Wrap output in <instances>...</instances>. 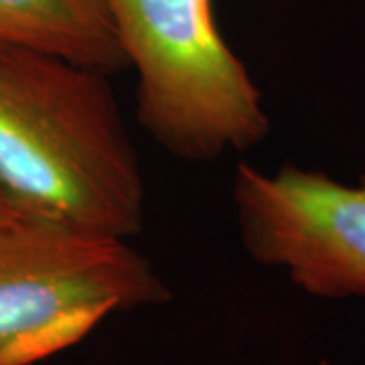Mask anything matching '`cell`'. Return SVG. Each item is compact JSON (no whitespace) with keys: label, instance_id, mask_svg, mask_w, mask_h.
<instances>
[{"label":"cell","instance_id":"6da1fadb","mask_svg":"<svg viewBox=\"0 0 365 365\" xmlns=\"http://www.w3.org/2000/svg\"><path fill=\"white\" fill-rule=\"evenodd\" d=\"M0 193L23 220L140 234L143 169L108 76L0 45Z\"/></svg>","mask_w":365,"mask_h":365},{"label":"cell","instance_id":"7a4b0ae2","mask_svg":"<svg viewBox=\"0 0 365 365\" xmlns=\"http://www.w3.org/2000/svg\"><path fill=\"white\" fill-rule=\"evenodd\" d=\"M136 71V114L169 155L207 163L270 132L248 67L225 43L213 0H104Z\"/></svg>","mask_w":365,"mask_h":365},{"label":"cell","instance_id":"3957f363","mask_svg":"<svg viewBox=\"0 0 365 365\" xmlns=\"http://www.w3.org/2000/svg\"><path fill=\"white\" fill-rule=\"evenodd\" d=\"M169 300L126 237L23 217L0 225V365L43 361L112 314Z\"/></svg>","mask_w":365,"mask_h":365},{"label":"cell","instance_id":"277c9868","mask_svg":"<svg viewBox=\"0 0 365 365\" xmlns=\"http://www.w3.org/2000/svg\"><path fill=\"white\" fill-rule=\"evenodd\" d=\"M232 199L254 260L314 297H365V175L349 187L292 165L266 173L242 163Z\"/></svg>","mask_w":365,"mask_h":365},{"label":"cell","instance_id":"5b68a950","mask_svg":"<svg viewBox=\"0 0 365 365\" xmlns=\"http://www.w3.org/2000/svg\"><path fill=\"white\" fill-rule=\"evenodd\" d=\"M0 45L59 55L108 78L130 69L104 0H0Z\"/></svg>","mask_w":365,"mask_h":365},{"label":"cell","instance_id":"8992f818","mask_svg":"<svg viewBox=\"0 0 365 365\" xmlns=\"http://www.w3.org/2000/svg\"><path fill=\"white\" fill-rule=\"evenodd\" d=\"M16 217H19V215L14 213L13 207L9 205V201H6V199H4V195L0 193V225L14 222Z\"/></svg>","mask_w":365,"mask_h":365}]
</instances>
